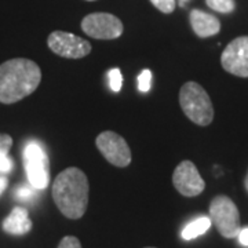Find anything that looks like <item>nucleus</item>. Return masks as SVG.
<instances>
[{
    "label": "nucleus",
    "instance_id": "7ed1b4c3",
    "mask_svg": "<svg viewBox=\"0 0 248 248\" xmlns=\"http://www.w3.org/2000/svg\"><path fill=\"white\" fill-rule=\"evenodd\" d=\"M179 105L187 119L197 125L204 127L213 122V102L207 91L196 81H187L181 87Z\"/></svg>",
    "mask_w": 248,
    "mask_h": 248
},
{
    "label": "nucleus",
    "instance_id": "5701e85b",
    "mask_svg": "<svg viewBox=\"0 0 248 248\" xmlns=\"http://www.w3.org/2000/svg\"><path fill=\"white\" fill-rule=\"evenodd\" d=\"M9 185V181L6 177H0V195L6 190V187Z\"/></svg>",
    "mask_w": 248,
    "mask_h": 248
},
{
    "label": "nucleus",
    "instance_id": "412c9836",
    "mask_svg": "<svg viewBox=\"0 0 248 248\" xmlns=\"http://www.w3.org/2000/svg\"><path fill=\"white\" fill-rule=\"evenodd\" d=\"M14 167V163H13V160L10 157L9 155L7 156H3V157H0V172H11V170Z\"/></svg>",
    "mask_w": 248,
    "mask_h": 248
},
{
    "label": "nucleus",
    "instance_id": "f257e3e1",
    "mask_svg": "<svg viewBox=\"0 0 248 248\" xmlns=\"http://www.w3.org/2000/svg\"><path fill=\"white\" fill-rule=\"evenodd\" d=\"M42 80V71L32 60L14 58L0 65V102L14 104L35 91Z\"/></svg>",
    "mask_w": 248,
    "mask_h": 248
},
{
    "label": "nucleus",
    "instance_id": "a878e982",
    "mask_svg": "<svg viewBox=\"0 0 248 248\" xmlns=\"http://www.w3.org/2000/svg\"><path fill=\"white\" fill-rule=\"evenodd\" d=\"M145 248H155V247H145Z\"/></svg>",
    "mask_w": 248,
    "mask_h": 248
},
{
    "label": "nucleus",
    "instance_id": "bb28decb",
    "mask_svg": "<svg viewBox=\"0 0 248 248\" xmlns=\"http://www.w3.org/2000/svg\"><path fill=\"white\" fill-rule=\"evenodd\" d=\"M89 1H93V0H89Z\"/></svg>",
    "mask_w": 248,
    "mask_h": 248
},
{
    "label": "nucleus",
    "instance_id": "393cba45",
    "mask_svg": "<svg viewBox=\"0 0 248 248\" xmlns=\"http://www.w3.org/2000/svg\"><path fill=\"white\" fill-rule=\"evenodd\" d=\"M244 185H246V189L248 190V175H247V178H246V181H244Z\"/></svg>",
    "mask_w": 248,
    "mask_h": 248
},
{
    "label": "nucleus",
    "instance_id": "20e7f679",
    "mask_svg": "<svg viewBox=\"0 0 248 248\" xmlns=\"http://www.w3.org/2000/svg\"><path fill=\"white\" fill-rule=\"evenodd\" d=\"M211 223L225 239H234L241 231L237 205L228 196H217L210 204Z\"/></svg>",
    "mask_w": 248,
    "mask_h": 248
},
{
    "label": "nucleus",
    "instance_id": "a211bd4d",
    "mask_svg": "<svg viewBox=\"0 0 248 248\" xmlns=\"http://www.w3.org/2000/svg\"><path fill=\"white\" fill-rule=\"evenodd\" d=\"M152 4L164 14H171L175 10V0H151Z\"/></svg>",
    "mask_w": 248,
    "mask_h": 248
},
{
    "label": "nucleus",
    "instance_id": "f03ea898",
    "mask_svg": "<svg viewBox=\"0 0 248 248\" xmlns=\"http://www.w3.org/2000/svg\"><path fill=\"white\" fill-rule=\"evenodd\" d=\"M89 179L81 170H63L53 184L54 203L66 218L79 219L89 205Z\"/></svg>",
    "mask_w": 248,
    "mask_h": 248
},
{
    "label": "nucleus",
    "instance_id": "9d476101",
    "mask_svg": "<svg viewBox=\"0 0 248 248\" xmlns=\"http://www.w3.org/2000/svg\"><path fill=\"white\" fill-rule=\"evenodd\" d=\"M172 184L178 192L185 197L199 196L205 187V182L200 175L199 170L189 160L178 164L172 175Z\"/></svg>",
    "mask_w": 248,
    "mask_h": 248
},
{
    "label": "nucleus",
    "instance_id": "f3484780",
    "mask_svg": "<svg viewBox=\"0 0 248 248\" xmlns=\"http://www.w3.org/2000/svg\"><path fill=\"white\" fill-rule=\"evenodd\" d=\"M152 81V72L149 69L142 71V73L138 76V89L141 93H148L151 90Z\"/></svg>",
    "mask_w": 248,
    "mask_h": 248
},
{
    "label": "nucleus",
    "instance_id": "39448f33",
    "mask_svg": "<svg viewBox=\"0 0 248 248\" xmlns=\"http://www.w3.org/2000/svg\"><path fill=\"white\" fill-rule=\"evenodd\" d=\"M24 164L29 184L37 190L46 189L50 177H48V156L40 142L29 141L24 149Z\"/></svg>",
    "mask_w": 248,
    "mask_h": 248
},
{
    "label": "nucleus",
    "instance_id": "f8f14e48",
    "mask_svg": "<svg viewBox=\"0 0 248 248\" xmlns=\"http://www.w3.org/2000/svg\"><path fill=\"white\" fill-rule=\"evenodd\" d=\"M32 229L29 213L24 207H16L3 221V231L13 236H24Z\"/></svg>",
    "mask_w": 248,
    "mask_h": 248
},
{
    "label": "nucleus",
    "instance_id": "4468645a",
    "mask_svg": "<svg viewBox=\"0 0 248 248\" xmlns=\"http://www.w3.org/2000/svg\"><path fill=\"white\" fill-rule=\"evenodd\" d=\"M205 1L210 9L222 13V14H229L236 7L234 0H205Z\"/></svg>",
    "mask_w": 248,
    "mask_h": 248
},
{
    "label": "nucleus",
    "instance_id": "2eb2a0df",
    "mask_svg": "<svg viewBox=\"0 0 248 248\" xmlns=\"http://www.w3.org/2000/svg\"><path fill=\"white\" fill-rule=\"evenodd\" d=\"M36 187L31 185H21L18 186L17 189H16V197L19 199V200H22V202H31V200H33L36 197Z\"/></svg>",
    "mask_w": 248,
    "mask_h": 248
},
{
    "label": "nucleus",
    "instance_id": "1a4fd4ad",
    "mask_svg": "<svg viewBox=\"0 0 248 248\" xmlns=\"http://www.w3.org/2000/svg\"><path fill=\"white\" fill-rule=\"evenodd\" d=\"M222 68L234 76L248 78V36L232 40L221 55Z\"/></svg>",
    "mask_w": 248,
    "mask_h": 248
},
{
    "label": "nucleus",
    "instance_id": "6e6552de",
    "mask_svg": "<svg viewBox=\"0 0 248 248\" xmlns=\"http://www.w3.org/2000/svg\"><path fill=\"white\" fill-rule=\"evenodd\" d=\"M97 148L102 156L116 167H127L131 163V151L122 135L104 131L97 137Z\"/></svg>",
    "mask_w": 248,
    "mask_h": 248
},
{
    "label": "nucleus",
    "instance_id": "ddd939ff",
    "mask_svg": "<svg viewBox=\"0 0 248 248\" xmlns=\"http://www.w3.org/2000/svg\"><path fill=\"white\" fill-rule=\"evenodd\" d=\"M211 226V219L208 217H200L190 223H187L185 229L182 231V239L184 240H193L199 236L204 234L205 232L210 229Z\"/></svg>",
    "mask_w": 248,
    "mask_h": 248
},
{
    "label": "nucleus",
    "instance_id": "9b49d317",
    "mask_svg": "<svg viewBox=\"0 0 248 248\" xmlns=\"http://www.w3.org/2000/svg\"><path fill=\"white\" fill-rule=\"evenodd\" d=\"M190 25L193 32L199 37H210L219 33L221 22L217 17L207 14L202 10H192L190 11Z\"/></svg>",
    "mask_w": 248,
    "mask_h": 248
},
{
    "label": "nucleus",
    "instance_id": "dca6fc26",
    "mask_svg": "<svg viewBox=\"0 0 248 248\" xmlns=\"http://www.w3.org/2000/svg\"><path fill=\"white\" fill-rule=\"evenodd\" d=\"M108 78H109V86L112 91L115 93H119L122 90V86H123V76H122V72L120 69H110L109 73H108Z\"/></svg>",
    "mask_w": 248,
    "mask_h": 248
},
{
    "label": "nucleus",
    "instance_id": "b1692460",
    "mask_svg": "<svg viewBox=\"0 0 248 248\" xmlns=\"http://www.w3.org/2000/svg\"><path fill=\"white\" fill-rule=\"evenodd\" d=\"M189 0H179V3H181V6H185V3H187Z\"/></svg>",
    "mask_w": 248,
    "mask_h": 248
},
{
    "label": "nucleus",
    "instance_id": "423d86ee",
    "mask_svg": "<svg viewBox=\"0 0 248 248\" xmlns=\"http://www.w3.org/2000/svg\"><path fill=\"white\" fill-rule=\"evenodd\" d=\"M81 29L86 35L99 40L117 39L123 33V22L109 13H93L81 21Z\"/></svg>",
    "mask_w": 248,
    "mask_h": 248
},
{
    "label": "nucleus",
    "instance_id": "4be33fe9",
    "mask_svg": "<svg viewBox=\"0 0 248 248\" xmlns=\"http://www.w3.org/2000/svg\"><path fill=\"white\" fill-rule=\"evenodd\" d=\"M237 237H239L240 244H243V246L248 247V228H244V229H241Z\"/></svg>",
    "mask_w": 248,
    "mask_h": 248
},
{
    "label": "nucleus",
    "instance_id": "aec40b11",
    "mask_svg": "<svg viewBox=\"0 0 248 248\" xmlns=\"http://www.w3.org/2000/svg\"><path fill=\"white\" fill-rule=\"evenodd\" d=\"M58 248H81V244L78 237L75 236H66L61 240V243L58 244Z\"/></svg>",
    "mask_w": 248,
    "mask_h": 248
},
{
    "label": "nucleus",
    "instance_id": "0eeeda50",
    "mask_svg": "<svg viewBox=\"0 0 248 248\" xmlns=\"http://www.w3.org/2000/svg\"><path fill=\"white\" fill-rule=\"evenodd\" d=\"M50 50L60 57L69 60H79L91 53V45L79 36L55 31L47 39Z\"/></svg>",
    "mask_w": 248,
    "mask_h": 248
},
{
    "label": "nucleus",
    "instance_id": "6ab92c4d",
    "mask_svg": "<svg viewBox=\"0 0 248 248\" xmlns=\"http://www.w3.org/2000/svg\"><path fill=\"white\" fill-rule=\"evenodd\" d=\"M13 146V138L9 134H0V157L7 156Z\"/></svg>",
    "mask_w": 248,
    "mask_h": 248
}]
</instances>
